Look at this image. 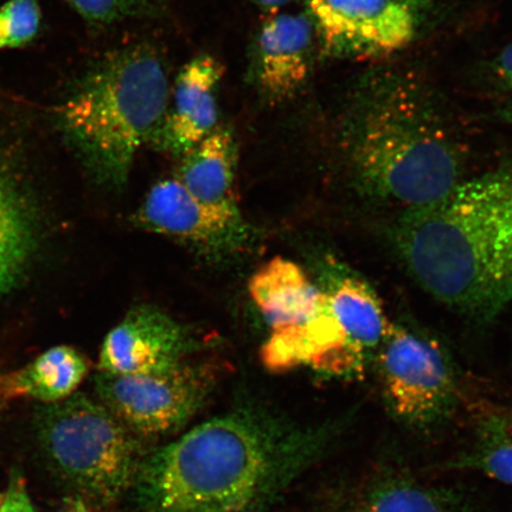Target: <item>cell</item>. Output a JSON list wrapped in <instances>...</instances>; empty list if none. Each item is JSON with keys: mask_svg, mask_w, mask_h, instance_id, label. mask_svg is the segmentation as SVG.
<instances>
[{"mask_svg": "<svg viewBox=\"0 0 512 512\" xmlns=\"http://www.w3.org/2000/svg\"><path fill=\"white\" fill-rule=\"evenodd\" d=\"M395 241L431 296L471 318H494L512 302V164L406 210Z\"/></svg>", "mask_w": 512, "mask_h": 512, "instance_id": "7a4b0ae2", "label": "cell"}, {"mask_svg": "<svg viewBox=\"0 0 512 512\" xmlns=\"http://www.w3.org/2000/svg\"><path fill=\"white\" fill-rule=\"evenodd\" d=\"M223 66L203 54L185 64L170 92L168 110L152 145L182 157L219 127V92Z\"/></svg>", "mask_w": 512, "mask_h": 512, "instance_id": "7c38bea8", "label": "cell"}, {"mask_svg": "<svg viewBox=\"0 0 512 512\" xmlns=\"http://www.w3.org/2000/svg\"><path fill=\"white\" fill-rule=\"evenodd\" d=\"M0 512H38L21 476L12 477L9 489L5 492L3 503L0 505Z\"/></svg>", "mask_w": 512, "mask_h": 512, "instance_id": "7402d4cb", "label": "cell"}, {"mask_svg": "<svg viewBox=\"0 0 512 512\" xmlns=\"http://www.w3.org/2000/svg\"><path fill=\"white\" fill-rule=\"evenodd\" d=\"M253 2L262 11L270 12V14H277V12L288 4L292 3L293 0H253Z\"/></svg>", "mask_w": 512, "mask_h": 512, "instance_id": "cb8c5ba5", "label": "cell"}, {"mask_svg": "<svg viewBox=\"0 0 512 512\" xmlns=\"http://www.w3.org/2000/svg\"><path fill=\"white\" fill-rule=\"evenodd\" d=\"M499 115H501L503 120L512 125V106L504 107L503 110L499 112Z\"/></svg>", "mask_w": 512, "mask_h": 512, "instance_id": "d4e9b609", "label": "cell"}, {"mask_svg": "<svg viewBox=\"0 0 512 512\" xmlns=\"http://www.w3.org/2000/svg\"><path fill=\"white\" fill-rule=\"evenodd\" d=\"M134 220L147 232L207 251L235 247L245 238L240 211L207 206L176 178L153 185Z\"/></svg>", "mask_w": 512, "mask_h": 512, "instance_id": "9c48e42d", "label": "cell"}, {"mask_svg": "<svg viewBox=\"0 0 512 512\" xmlns=\"http://www.w3.org/2000/svg\"><path fill=\"white\" fill-rule=\"evenodd\" d=\"M428 0H306L325 55L371 57L412 42Z\"/></svg>", "mask_w": 512, "mask_h": 512, "instance_id": "ba28073f", "label": "cell"}, {"mask_svg": "<svg viewBox=\"0 0 512 512\" xmlns=\"http://www.w3.org/2000/svg\"><path fill=\"white\" fill-rule=\"evenodd\" d=\"M169 96L162 53L134 44L101 57L68 87L56 124L96 171L125 181L138 151L162 125Z\"/></svg>", "mask_w": 512, "mask_h": 512, "instance_id": "277c9868", "label": "cell"}, {"mask_svg": "<svg viewBox=\"0 0 512 512\" xmlns=\"http://www.w3.org/2000/svg\"><path fill=\"white\" fill-rule=\"evenodd\" d=\"M38 0H9L0 8V49L25 46L40 31Z\"/></svg>", "mask_w": 512, "mask_h": 512, "instance_id": "44dd1931", "label": "cell"}, {"mask_svg": "<svg viewBox=\"0 0 512 512\" xmlns=\"http://www.w3.org/2000/svg\"><path fill=\"white\" fill-rule=\"evenodd\" d=\"M496 69L504 85L512 91V43L498 56Z\"/></svg>", "mask_w": 512, "mask_h": 512, "instance_id": "603a6c76", "label": "cell"}, {"mask_svg": "<svg viewBox=\"0 0 512 512\" xmlns=\"http://www.w3.org/2000/svg\"><path fill=\"white\" fill-rule=\"evenodd\" d=\"M38 246L35 209L0 158V298L19 285Z\"/></svg>", "mask_w": 512, "mask_h": 512, "instance_id": "9a60e30c", "label": "cell"}, {"mask_svg": "<svg viewBox=\"0 0 512 512\" xmlns=\"http://www.w3.org/2000/svg\"><path fill=\"white\" fill-rule=\"evenodd\" d=\"M350 512H456L446 496L408 479L371 484L352 503Z\"/></svg>", "mask_w": 512, "mask_h": 512, "instance_id": "ac0fdd59", "label": "cell"}, {"mask_svg": "<svg viewBox=\"0 0 512 512\" xmlns=\"http://www.w3.org/2000/svg\"><path fill=\"white\" fill-rule=\"evenodd\" d=\"M215 376L207 366L183 362L162 373L95 377L98 400L137 437L175 434L207 405Z\"/></svg>", "mask_w": 512, "mask_h": 512, "instance_id": "8992f818", "label": "cell"}, {"mask_svg": "<svg viewBox=\"0 0 512 512\" xmlns=\"http://www.w3.org/2000/svg\"><path fill=\"white\" fill-rule=\"evenodd\" d=\"M467 464L512 486V407L498 408L483 416Z\"/></svg>", "mask_w": 512, "mask_h": 512, "instance_id": "d6986e66", "label": "cell"}, {"mask_svg": "<svg viewBox=\"0 0 512 512\" xmlns=\"http://www.w3.org/2000/svg\"><path fill=\"white\" fill-rule=\"evenodd\" d=\"M315 24L303 14H273L256 32L249 76L267 104L290 99L309 78Z\"/></svg>", "mask_w": 512, "mask_h": 512, "instance_id": "8fae6325", "label": "cell"}, {"mask_svg": "<svg viewBox=\"0 0 512 512\" xmlns=\"http://www.w3.org/2000/svg\"><path fill=\"white\" fill-rule=\"evenodd\" d=\"M4 497H5V492L0 491V505H2Z\"/></svg>", "mask_w": 512, "mask_h": 512, "instance_id": "484cf974", "label": "cell"}, {"mask_svg": "<svg viewBox=\"0 0 512 512\" xmlns=\"http://www.w3.org/2000/svg\"><path fill=\"white\" fill-rule=\"evenodd\" d=\"M190 342L181 325L156 307H134L105 338L100 373L147 375L162 373L185 361Z\"/></svg>", "mask_w": 512, "mask_h": 512, "instance_id": "30bf717a", "label": "cell"}, {"mask_svg": "<svg viewBox=\"0 0 512 512\" xmlns=\"http://www.w3.org/2000/svg\"><path fill=\"white\" fill-rule=\"evenodd\" d=\"M181 158L176 179L196 200L210 207L239 211L235 195L238 144L232 128L217 127Z\"/></svg>", "mask_w": 512, "mask_h": 512, "instance_id": "5bb4252c", "label": "cell"}, {"mask_svg": "<svg viewBox=\"0 0 512 512\" xmlns=\"http://www.w3.org/2000/svg\"><path fill=\"white\" fill-rule=\"evenodd\" d=\"M248 290L271 335L303 328L316 317L324 300V291L313 285L303 268L280 256L253 275Z\"/></svg>", "mask_w": 512, "mask_h": 512, "instance_id": "4fadbf2b", "label": "cell"}, {"mask_svg": "<svg viewBox=\"0 0 512 512\" xmlns=\"http://www.w3.org/2000/svg\"><path fill=\"white\" fill-rule=\"evenodd\" d=\"M32 422L44 463L76 496L107 507L131 494L149 451L98 399L75 393L40 405Z\"/></svg>", "mask_w": 512, "mask_h": 512, "instance_id": "5b68a950", "label": "cell"}, {"mask_svg": "<svg viewBox=\"0 0 512 512\" xmlns=\"http://www.w3.org/2000/svg\"><path fill=\"white\" fill-rule=\"evenodd\" d=\"M384 398L402 421L424 426L451 406V364L433 339L402 325L389 324L380 345Z\"/></svg>", "mask_w": 512, "mask_h": 512, "instance_id": "52a82bcc", "label": "cell"}, {"mask_svg": "<svg viewBox=\"0 0 512 512\" xmlns=\"http://www.w3.org/2000/svg\"><path fill=\"white\" fill-rule=\"evenodd\" d=\"M347 152L356 188L383 203L425 206L463 181V156L418 89L371 87L351 118Z\"/></svg>", "mask_w": 512, "mask_h": 512, "instance_id": "3957f363", "label": "cell"}, {"mask_svg": "<svg viewBox=\"0 0 512 512\" xmlns=\"http://www.w3.org/2000/svg\"><path fill=\"white\" fill-rule=\"evenodd\" d=\"M324 292L351 347L366 358L370 351L379 349L389 323L370 286L347 275Z\"/></svg>", "mask_w": 512, "mask_h": 512, "instance_id": "e0dca14e", "label": "cell"}, {"mask_svg": "<svg viewBox=\"0 0 512 512\" xmlns=\"http://www.w3.org/2000/svg\"><path fill=\"white\" fill-rule=\"evenodd\" d=\"M339 427L299 425L270 408H233L147 453L133 502L140 512H272Z\"/></svg>", "mask_w": 512, "mask_h": 512, "instance_id": "6da1fadb", "label": "cell"}, {"mask_svg": "<svg viewBox=\"0 0 512 512\" xmlns=\"http://www.w3.org/2000/svg\"><path fill=\"white\" fill-rule=\"evenodd\" d=\"M88 371L89 362L80 351L68 345L51 348L27 366L0 375V401H62L76 393Z\"/></svg>", "mask_w": 512, "mask_h": 512, "instance_id": "2e32d148", "label": "cell"}, {"mask_svg": "<svg viewBox=\"0 0 512 512\" xmlns=\"http://www.w3.org/2000/svg\"><path fill=\"white\" fill-rule=\"evenodd\" d=\"M89 27L105 29L126 19L151 15L157 0H67Z\"/></svg>", "mask_w": 512, "mask_h": 512, "instance_id": "ffe728a7", "label": "cell"}, {"mask_svg": "<svg viewBox=\"0 0 512 512\" xmlns=\"http://www.w3.org/2000/svg\"><path fill=\"white\" fill-rule=\"evenodd\" d=\"M3 403H4V402L0 401V411H2Z\"/></svg>", "mask_w": 512, "mask_h": 512, "instance_id": "4316f807", "label": "cell"}]
</instances>
